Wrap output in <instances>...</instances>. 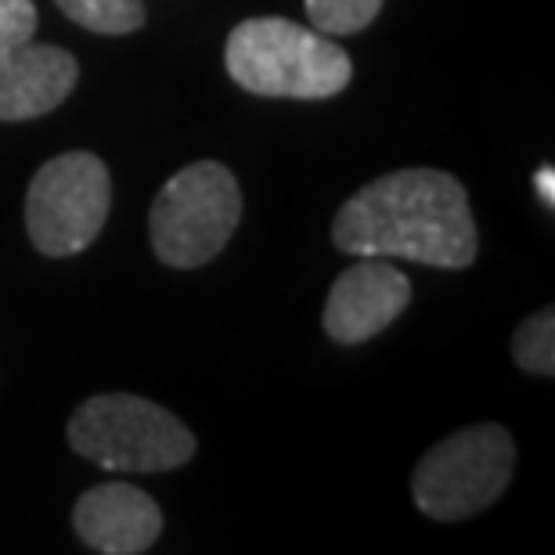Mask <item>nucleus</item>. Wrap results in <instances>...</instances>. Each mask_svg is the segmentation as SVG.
Wrapping results in <instances>:
<instances>
[{
  "mask_svg": "<svg viewBox=\"0 0 555 555\" xmlns=\"http://www.w3.org/2000/svg\"><path fill=\"white\" fill-rule=\"evenodd\" d=\"M332 242L353 257L415 260L462 271L476 260V220L454 173L393 170L350 195L332 220Z\"/></svg>",
  "mask_w": 555,
  "mask_h": 555,
  "instance_id": "obj_1",
  "label": "nucleus"
},
{
  "mask_svg": "<svg viewBox=\"0 0 555 555\" xmlns=\"http://www.w3.org/2000/svg\"><path fill=\"white\" fill-rule=\"evenodd\" d=\"M228 73L242 91L260 98L321 102L347 91L353 62L314 26L288 18H246L224 48Z\"/></svg>",
  "mask_w": 555,
  "mask_h": 555,
  "instance_id": "obj_2",
  "label": "nucleus"
},
{
  "mask_svg": "<svg viewBox=\"0 0 555 555\" xmlns=\"http://www.w3.org/2000/svg\"><path fill=\"white\" fill-rule=\"evenodd\" d=\"M69 443L108 473H170L195 454L192 429L134 393H98L80 404L69 422Z\"/></svg>",
  "mask_w": 555,
  "mask_h": 555,
  "instance_id": "obj_3",
  "label": "nucleus"
},
{
  "mask_svg": "<svg viewBox=\"0 0 555 555\" xmlns=\"http://www.w3.org/2000/svg\"><path fill=\"white\" fill-rule=\"evenodd\" d=\"M242 220V192L228 166L214 159L177 170L152 203V249L166 268H203L228 246Z\"/></svg>",
  "mask_w": 555,
  "mask_h": 555,
  "instance_id": "obj_4",
  "label": "nucleus"
},
{
  "mask_svg": "<svg viewBox=\"0 0 555 555\" xmlns=\"http://www.w3.org/2000/svg\"><path fill=\"white\" fill-rule=\"evenodd\" d=\"M516 469V440L498 422L465 426L443 437L426 459L415 465L412 494L418 513L440 524L469 519L483 513Z\"/></svg>",
  "mask_w": 555,
  "mask_h": 555,
  "instance_id": "obj_5",
  "label": "nucleus"
},
{
  "mask_svg": "<svg viewBox=\"0 0 555 555\" xmlns=\"http://www.w3.org/2000/svg\"><path fill=\"white\" fill-rule=\"evenodd\" d=\"M113 177L94 152L54 155L37 170L26 198V228L43 257L83 253L105 228Z\"/></svg>",
  "mask_w": 555,
  "mask_h": 555,
  "instance_id": "obj_6",
  "label": "nucleus"
},
{
  "mask_svg": "<svg viewBox=\"0 0 555 555\" xmlns=\"http://www.w3.org/2000/svg\"><path fill=\"white\" fill-rule=\"evenodd\" d=\"M412 304V282L386 257H361L347 268L328 293L325 332L336 343H364L390 328Z\"/></svg>",
  "mask_w": 555,
  "mask_h": 555,
  "instance_id": "obj_7",
  "label": "nucleus"
},
{
  "mask_svg": "<svg viewBox=\"0 0 555 555\" xmlns=\"http://www.w3.org/2000/svg\"><path fill=\"white\" fill-rule=\"evenodd\" d=\"M80 541L105 555H141L159 541L163 513L149 491L134 483H98L73 508Z\"/></svg>",
  "mask_w": 555,
  "mask_h": 555,
  "instance_id": "obj_8",
  "label": "nucleus"
},
{
  "mask_svg": "<svg viewBox=\"0 0 555 555\" xmlns=\"http://www.w3.org/2000/svg\"><path fill=\"white\" fill-rule=\"evenodd\" d=\"M80 80V65L54 43L0 48V119H37L59 108Z\"/></svg>",
  "mask_w": 555,
  "mask_h": 555,
  "instance_id": "obj_9",
  "label": "nucleus"
},
{
  "mask_svg": "<svg viewBox=\"0 0 555 555\" xmlns=\"http://www.w3.org/2000/svg\"><path fill=\"white\" fill-rule=\"evenodd\" d=\"M76 26L105 33V37H124L144 26L141 0H54Z\"/></svg>",
  "mask_w": 555,
  "mask_h": 555,
  "instance_id": "obj_10",
  "label": "nucleus"
},
{
  "mask_svg": "<svg viewBox=\"0 0 555 555\" xmlns=\"http://www.w3.org/2000/svg\"><path fill=\"white\" fill-rule=\"evenodd\" d=\"M513 358L530 375H555V314L538 310L513 332Z\"/></svg>",
  "mask_w": 555,
  "mask_h": 555,
  "instance_id": "obj_11",
  "label": "nucleus"
},
{
  "mask_svg": "<svg viewBox=\"0 0 555 555\" xmlns=\"http://www.w3.org/2000/svg\"><path fill=\"white\" fill-rule=\"evenodd\" d=\"M310 26L325 37H350L372 26L383 11V0H304Z\"/></svg>",
  "mask_w": 555,
  "mask_h": 555,
  "instance_id": "obj_12",
  "label": "nucleus"
},
{
  "mask_svg": "<svg viewBox=\"0 0 555 555\" xmlns=\"http://www.w3.org/2000/svg\"><path fill=\"white\" fill-rule=\"evenodd\" d=\"M37 33V4L33 0H0V48L33 40Z\"/></svg>",
  "mask_w": 555,
  "mask_h": 555,
  "instance_id": "obj_13",
  "label": "nucleus"
},
{
  "mask_svg": "<svg viewBox=\"0 0 555 555\" xmlns=\"http://www.w3.org/2000/svg\"><path fill=\"white\" fill-rule=\"evenodd\" d=\"M534 188H538L541 203L552 209L555 206V170H552V166H541V170L534 173Z\"/></svg>",
  "mask_w": 555,
  "mask_h": 555,
  "instance_id": "obj_14",
  "label": "nucleus"
}]
</instances>
